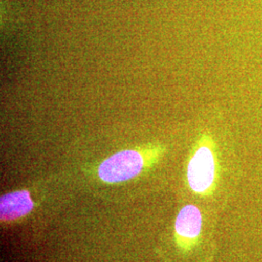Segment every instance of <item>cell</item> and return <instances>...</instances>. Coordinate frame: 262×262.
Segmentation results:
<instances>
[{
	"label": "cell",
	"mask_w": 262,
	"mask_h": 262,
	"mask_svg": "<svg viewBox=\"0 0 262 262\" xmlns=\"http://www.w3.org/2000/svg\"><path fill=\"white\" fill-rule=\"evenodd\" d=\"M187 177L188 186L196 194L208 196L213 193L217 166L213 147L208 142L201 144L189 159Z\"/></svg>",
	"instance_id": "obj_1"
},
{
	"label": "cell",
	"mask_w": 262,
	"mask_h": 262,
	"mask_svg": "<svg viewBox=\"0 0 262 262\" xmlns=\"http://www.w3.org/2000/svg\"><path fill=\"white\" fill-rule=\"evenodd\" d=\"M144 167V159L137 150H122L105 159L98 167V176L105 183L116 184L138 176Z\"/></svg>",
	"instance_id": "obj_2"
},
{
	"label": "cell",
	"mask_w": 262,
	"mask_h": 262,
	"mask_svg": "<svg viewBox=\"0 0 262 262\" xmlns=\"http://www.w3.org/2000/svg\"><path fill=\"white\" fill-rule=\"evenodd\" d=\"M175 237L184 251H189L196 245L202 230V214L195 205L183 207L175 221Z\"/></svg>",
	"instance_id": "obj_3"
},
{
	"label": "cell",
	"mask_w": 262,
	"mask_h": 262,
	"mask_svg": "<svg viewBox=\"0 0 262 262\" xmlns=\"http://www.w3.org/2000/svg\"><path fill=\"white\" fill-rule=\"evenodd\" d=\"M34 203L28 190L10 192L0 199V219L2 223L13 222L29 214Z\"/></svg>",
	"instance_id": "obj_4"
}]
</instances>
